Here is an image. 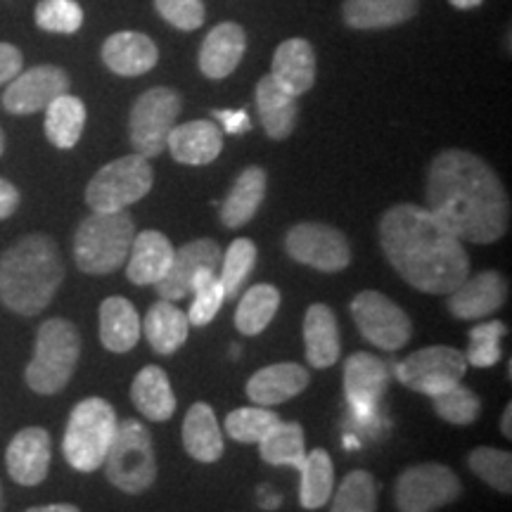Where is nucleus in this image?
I'll return each mask as SVG.
<instances>
[{
	"mask_svg": "<svg viewBox=\"0 0 512 512\" xmlns=\"http://www.w3.org/2000/svg\"><path fill=\"white\" fill-rule=\"evenodd\" d=\"M140 330L150 347L162 356H171L185 344L190 332V320L188 313H183L174 302H157L147 311L143 323H140Z\"/></svg>",
	"mask_w": 512,
	"mask_h": 512,
	"instance_id": "nucleus-30",
	"label": "nucleus"
},
{
	"mask_svg": "<svg viewBox=\"0 0 512 512\" xmlns=\"http://www.w3.org/2000/svg\"><path fill=\"white\" fill-rule=\"evenodd\" d=\"M36 24L50 34H76L83 24V10L76 0H41L36 5Z\"/></svg>",
	"mask_w": 512,
	"mask_h": 512,
	"instance_id": "nucleus-44",
	"label": "nucleus"
},
{
	"mask_svg": "<svg viewBox=\"0 0 512 512\" xmlns=\"http://www.w3.org/2000/svg\"><path fill=\"white\" fill-rule=\"evenodd\" d=\"M247 50V36L240 24L223 22L209 31L200 48V69L207 79H226L238 69Z\"/></svg>",
	"mask_w": 512,
	"mask_h": 512,
	"instance_id": "nucleus-22",
	"label": "nucleus"
},
{
	"mask_svg": "<svg viewBox=\"0 0 512 512\" xmlns=\"http://www.w3.org/2000/svg\"><path fill=\"white\" fill-rule=\"evenodd\" d=\"M166 147H169L171 157L176 162L188 166H204L221 155L223 133L214 121H188V124L174 126V131L166 138Z\"/></svg>",
	"mask_w": 512,
	"mask_h": 512,
	"instance_id": "nucleus-21",
	"label": "nucleus"
},
{
	"mask_svg": "<svg viewBox=\"0 0 512 512\" xmlns=\"http://www.w3.org/2000/svg\"><path fill=\"white\" fill-rule=\"evenodd\" d=\"M465 373L467 361L463 351L444 347V344L415 351L396 366V377L403 387L430 396V399L463 382Z\"/></svg>",
	"mask_w": 512,
	"mask_h": 512,
	"instance_id": "nucleus-12",
	"label": "nucleus"
},
{
	"mask_svg": "<svg viewBox=\"0 0 512 512\" xmlns=\"http://www.w3.org/2000/svg\"><path fill=\"white\" fill-rule=\"evenodd\" d=\"M266 171L259 166H249L242 171L238 181L233 183L228 197L221 204V223L230 230H238L247 226L254 219V214L259 211L261 202L266 197Z\"/></svg>",
	"mask_w": 512,
	"mask_h": 512,
	"instance_id": "nucleus-27",
	"label": "nucleus"
},
{
	"mask_svg": "<svg viewBox=\"0 0 512 512\" xmlns=\"http://www.w3.org/2000/svg\"><path fill=\"white\" fill-rule=\"evenodd\" d=\"M64 264L55 240L31 233L0 256V302L19 316H36L60 290Z\"/></svg>",
	"mask_w": 512,
	"mask_h": 512,
	"instance_id": "nucleus-3",
	"label": "nucleus"
},
{
	"mask_svg": "<svg viewBox=\"0 0 512 512\" xmlns=\"http://www.w3.org/2000/svg\"><path fill=\"white\" fill-rule=\"evenodd\" d=\"M140 316L128 299L107 297L100 304V342L112 354H126L138 344Z\"/></svg>",
	"mask_w": 512,
	"mask_h": 512,
	"instance_id": "nucleus-26",
	"label": "nucleus"
},
{
	"mask_svg": "<svg viewBox=\"0 0 512 512\" xmlns=\"http://www.w3.org/2000/svg\"><path fill=\"white\" fill-rule=\"evenodd\" d=\"M505 325L501 320H489V323L477 325L470 330V349H467V366L475 368H494L501 361V339L505 335Z\"/></svg>",
	"mask_w": 512,
	"mask_h": 512,
	"instance_id": "nucleus-43",
	"label": "nucleus"
},
{
	"mask_svg": "<svg viewBox=\"0 0 512 512\" xmlns=\"http://www.w3.org/2000/svg\"><path fill=\"white\" fill-rule=\"evenodd\" d=\"M467 465H470V470L475 472L484 484H489L491 489L501 491L505 496L512 491V456L508 451L491 446H479L470 453Z\"/></svg>",
	"mask_w": 512,
	"mask_h": 512,
	"instance_id": "nucleus-40",
	"label": "nucleus"
},
{
	"mask_svg": "<svg viewBox=\"0 0 512 512\" xmlns=\"http://www.w3.org/2000/svg\"><path fill=\"white\" fill-rule=\"evenodd\" d=\"M176 249L169 238L159 230H143L133 238L131 252H128L126 275L133 285L155 287L171 268Z\"/></svg>",
	"mask_w": 512,
	"mask_h": 512,
	"instance_id": "nucleus-20",
	"label": "nucleus"
},
{
	"mask_svg": "<svg viewBox=\"0 0 512 512\" xmlns=\"http://www.w3.org/2000/svg\"><path fill=\"white\" fill-rule=\"evenodd\" d=\"M86 126V105L76 95L64 93L46 107V136L60 150H72Z\"/></svg>",
	"mask_w": 512,
	"mask_h": 512,
	"instance_id": "nucleus-33",
	"label": "nucleus"
},
{
	"mask_svg": "<svg viewBox=\"0 0 512 512\" xmlns=\"http://www.w3.org/2000/svg\"><path fill=\"white\" fill-rule=\"evenodd\" d=\"M309 382V370L299 366V363H273V366L256 370L249 377L247 396L256 406L275 408L278 403H285L302 394L309 387Z\"/></svg>",
	"mask_w": 512,
	"mask_h": 512,
	"instance_id": "nucleus-19",
	"label": "nucleus"
},
{
	"mask_svg": "<svg viewBox=\"0 0 512 512\" xmlns=\"http://www.w3.org/2000/svg\"><path fill=\"white\" fill-rule=\"evenodd\" d=\"M24 57L19 48L10 46V43H0V86L10 83L15 76L22 72Z\"/></svg>",
	"mask_w": 512,
	"mask_h": 512,
	"instance_id": "nucleus-46",
	"label": "nucleus"
},
{
	"mask_svg": "<svg viewBox=\"0 0 512 512\" xmlns=\"http://www.w3.org/2000/svg\"><path fill=\"white\" fill-rule=\"evenodd\" d=\"M183 100L174 88H150L140 95L128 119L131 145L145 159L159 157L166 147V138L174 131L181 117Z\"/></svg>",
	"mask_w": 512,
	"mask_h": 512,
	"instance_id": "nucleus-9",
	"label": "nucleus"
},
{
	"mask_svg": "<svg viewBox=\"0 0 512 512\" xmlns=\"http://www.w3.org/2000/svg\"><path fill=\"white\" fill-rule=\"evenodd\" d=\"M3 152H5V133L3 128H0V157H3Z\"/></svg>",
	"mask_w": 512,
	"mask_h": 512,
	"instance_id": "nucleus-53",
	"label": "nucleus"
},
{
	"mask_svg": "<svg viewBox=\"0 0 512 512\" xmlns=\"http://www.w3.org/2000/svg\"><path fill=\"white\" fill-rule=\"evenodd\" d=\"M155 174L143 155H126L105 164L86 188V204L93 211H124L152 190Z\"/></svg>",
	"mask_w": 512,
	"mask_h": 512,
	"instance_id": "nucleus-8",
	"label": "nucleus"
},
{
	"mask_svg": "<svg viewBox=\"0 0 512 512\" xmlns=\"http://www.w3.org/2000/svg\"><path fill=\"white\" fill-rule=\"evenodd\" d=\"M256 498H259V505L264 510H275V508H280V505H283V496L275 494V491L268 489V486H261Z\"/></svg>",
	"mask_w": 512,
	"mask_h": 512,
	"instance_id": "nucleus-49",
	"label": "nucleus"
},
{
	"mask_svg": "<svg viewBox=\"0 0 512 512\" xmlns=\"http://www.w3.org/2000/svg\"><path fill=\"white\" fill-rule=\"evenodd\" d=\"M508 299V280L498 271H482L467 275L456 290L448 294V311L460 320H482L498 309H503Z\"/></svg>",
	"mask_w": 512,
	"mask_h": 512,
	"instance_id": "nucleus-17",
	"label": "nucleus"
},
{
	"mask_svg": "<svg viewBox=\"0 0 512 512\" xmlns=\"http://www.w3.org/2000/svg\"><path fill=\"white\" fill-rule=\"evenodd\" d=\"M183 446L188 456L200 463H216L223 456V434L209 403H195L185 415Z\"/></svg>",
	"mask_w": 512,
	"mask_h": 512,
	"instance_id": "nucleus-31",
	"label": "nucleus"
},
{
	"mask_svg": "<svg viewBox=\"0 0 512 512\" xmlns=\"http://www.w3.org/2000/svg\"><path fill=\"white\" fill-rule=\"evenodd\" d=\"M377 510V484L366 470H354L344 477L332 498L330 512H375Z\"/></svg>",
	"mask_w": 512,
	"mask_h": 512,
	"instance_id": "nucleus-39",
	"label": "nucleus"
},
{
	"mask_svg": "<svg viewBox=\"0 0 512 512\" xmlns=\"http://www.w3.org/2000/svg\"><path fill=\"white\" fill-rule=\"evenodd\" d=\"M27 512H81L72 503H53V505H36V508H29Z\"/></svg>",
	"mask_w": 512,
	"mask_h": 512,
	"instance_id": "nucleus-50",
	"label": "nucleus"
},
{
	"mask_svg": "<svg viewBox=\"0 0 512 512\" xmlns=\"http://www.w3.org/2000/svg\"><path fill=\"white\" fill-rule=\"evenodd\" d=\"M53 439L43 427H27L12 437L5 451V465L10 477L22 486H36L48 477Z\"/></svg>",
	"mask_w": 512,
	"mask_h": 512,
	"instance_id": "nucleus-18",
	"label": "nucleus"
},
{
	"mask_svg": "<svg viewBox=\"0 0 512 512\" xmlns=\"http://www.w3.org/2000/svg\"><path fill=\"white\" fill-rule=\"evenodd\" d=\"M102 60L107 69L119 76H143L155 67L159 50L152 38L138 31H119L112 34L102 46Z\"/></svg>",
	"mask_w": 512,
	"mask_h": 512,
	"instance_id": "nucleus-24",
	"label": "nucleus"
},
{
	"mask_svg": "<svg viewBox=\"0 0 512 512\" xmlns=\"http://www.w3.org/2000/svg\"><path fill=\"white\" fill-rule=\"evenodd\" d=\"M211 114H214V119H219L223 131L230 133V136H242L252 128V121H249V114L245 110H216Z\"/></svg>",
	"mask_w": 512,
	"mask_h": 512,
	"instance_id": "nucleus-47",
	"label": "nucleus"
},
{
	"mask_svg": "<svg viewBox=\"0 0 512 512\" xmlns=\"http://www.w3.org/2000/svg\"><path fill=\"white\" fill-rule=\"evenodd\" d=\"M133 406L152 422H166L176 413V394L169 375L159 366H145L131 384Z\"/></svg>",
	"mask_w": 512,
	"mask_h": 512,
	"instance_id": "nucleus-28",
	"label": "nucleus"
},
{
	"mask_svg": "<svg viewBox=\"0 0 512 512\" xmlns=\"http://www.w3.org/2000/svg\"><path fill=\"white\" fill-rule=\"evenodd\" d=\"M484 0H451V5L453 8H458V10H472V8H479V5H482Z\"/></svg>",
	"mask_w": 512,
	"mask_h": 512,
	"instance_id": "nucleus-52",
	"label": "nucleus"
},
{
	"mask_svg": "<svg viewBox=\"0 0 512 512\" xmlns=\"http://www.w3.org/2000/svg\"><path fill=\"white\" fill-rule=\"evenodd\" d=\"M280 306V292L273 285H254L242 294L238 311H235V325L242 335H261Z\"/></svg>",
	"mask_w": 512,
	"mask_h": 512,
	"instance_id": "nucleus-36",
	"label": "nucleus"
},
{
	"mask_svg": "<svg viewBox=\"0 0 512 512\" xmlns=\"http://www.w3.org/2000/svg\"><path fill=\"white\" fill-rule=\"evenodd\" d=\"M380 245L394 271L420 292L451 294L470 275L463 242L418 204L384 211Z\"/></svg>",
	"mask_w": 512,
	"mask_h": 512,
	"instance_id": "nucleus-2",
	"label": "nucleus"
},
{
	"mask_svg": "<svg viewBox=\"0 0 512 512\" xmlns=\"http://www.w3.org/2000/svg\"><path fill=\"white\" fill-rule=\"evenodd\" d=\"M304 344L309 366L325 370L339 361V328L330 306L313 304L304 316Z\"/></svg>",
	"mask_w": 512,
	"mask_h": 512,
	"instance_id": "nucleus-25",
	"label": "nucleus"
},
{
	"mask_svg": "<svg viewBox=\"0 0 512 512\" xmlns=\"http://www.w3.org/2000/svg\"><path fill=\"white\" fill-rule=\"evenodd\" d=\"M512 406L508 403V406H505V411H503V418H501V432H503V437H512Z\"/></svg>",
	"mask_w": 512,
	"mask_h": 512,
	"instance_id": "nucleus-51",
	"label": "nucleus"
},
{
	"mask_svg": "<svg viewBox=\"0 0 512 512\" xmlns=\"http://www.w3.org/2000/svg\"><path fill=\"white\" fill-rule=\"evenodd\" d=\"M418 0H344V22L351 29H389L408 22Z\"/></svg>",
	"mask_w": 512,
	"mask_h": 512,
	"instance_id": "nucleus-32",
	"label": "nucleus"
},
{
	"mask_svg": "<svg viewBox=\"0 0 512 512\" xmlns=\"http://www.w3.org/2000/svg\"><path fill=\"white\" fill-rule=\"evenodd\" d=\"M0 512H5V496H3V486H0Z\"/></svg>",
	"mask_w": 512,
	"mask_h": 512,
	"instance_id": "nucleus-54",
	"label": "nucleus"
},
{
	"mask_svg": "<svg viewBox=\"0 0 512 512\" xmlns=\"http://www.w3.org/2000/svg\"><path fill=\"white\" fill-rule=\"evenodd\" d=\"M117 425V413L105 399L91 396L76 403L62 439L67 463L79 472L100 470L117 434Z\"/></svg>",
	"mask_w": 512,
	"mask_h": 512,
	"instance_id": "nucleus-6",
	"label": "nucleus"
},
{
	"mask_svg": "<svg viewBox=\"0 0 512 512\" xmlns=\"http://www.w3.org/2000/svg\"><path fill=\"white\" fill-rule=\"evenodd\" d=\"M256 264V245L249 238H238L230 242L228 252L221 256V285L226 299H238L245 287L249 273Z\"/></svg>",
	"mask_w": 512,
	"mask_h": 512,
	"instance_id": "nucleus-38",
	"label": "nucleus"
},
{
	"mask_svg": "<svg viewBox=\"0 0 512 512\" xmlns=\"http://www.w3.org/2000/svg\"><path fill=\"white\" fill-rule=\"evenodd\" d=\"M463 494L460 477L441 463H422L403 470L394 486L399 512H437Z\"/></svg>",
	"mask_w": 512,
	"mask_h": 512,
	"instance_id": "nucleus-10",
	"label": "nucleus"
},
{
	"mask_svg": "<svg viewBox=\"0 0 512 512\" xmlns=\"http://www.w3.org/2000/svg\"><path fill=\"white\" fill-rule=\"evenodd\" d=\"M351 318L358 332L382 351H399L411 342L413 325L408 313L382 292L366 290L351 302Z\"/></svg>",
	"mask_w": 512,
	"mask_h": 512,
	"instance_id": "nucleus-11",
	"label": "nucleus"
},
{
	"mask_svg": "<svg viewBox=\"0 0 512 512\" xmlns=\"http://www.w3.org/2000/svg\"><path fill=\"white\" fill-rule=\"evenodd\" d=\"M105 475L112 486L128 496H140L155 484L157 456L152 434L143 422L126 418L117 425L110 451L105 458Z\"/></svg>",
	"mask_w": 512,
	"mask_h": 512,
	"instance_id": "nucleus-7",
	"label": "nucleus"
},
{
	"mask_svg": "<svg viewBox=\"0 0 512 512\" xmlns=\"http://www.w3.org/2000/svg\"><path fill=\"white\" fill-rule=\"evenodd\" d=\"M273 81L294 98L311 91L316 83V53L304 38H287L273 55Z\"/></svg>",
	"mask_w": 512,
	"mask_h": 512,
	"instance_id": "nucleus-23",
	"label": "nucleus"
},
{
	"mask_svg": "<svg viewBox=\"0 0 512 512\" xmlns=\"http://www.w3.org/2000/svg\"><path fill=\"white\" fill-rule=\"evenodd\" d=\"M425 200V209L460 242L491 245L508 233V192L496 171L472 152L446 150L434 157Z\"/></svg>",
	"mask_w": 512,
	"mask_h": 512,
	"instance_id": "nucleus-1",
	"label": "nucleus"
},
{
	"mask_svg": "<svg viewBox=\"0 0 512 512\" xmlns=\"http://www.w3.org/2000/svg\"><path fill=\"white\" fill-rule=\"evenodd\" d=\"M256 110H259L261 126H264L268 138L285 140L294 131L297 98L283 91L271 74L256 83Z\"/></svg>",
	"mask_w": 512,
	"mask_h": 512,
	"instance_id": "nucleus-29",
	"label": "nucleus"
},
{
	"mask_svg": "<svg viewBox=\"0 0 512 512\" xmlns=\"http://www.w3.org/2000/svg\"><path fill=\"white\" fill-rule=\"evenodd\" d=\"M81 356V335L74 323L64 318H50L38 328L34 358L24 370L31 392L53 396L72 380Z\"/></svg>",
	"mask_w": 512,
	"mask_h": 512,
	"instance_id": "nucleus-5",
	"label": "nucleus"
},
{
	"mask_svg": "<svg viewBox=\"0 0 512 512\" xmlns=\"http://www.w3.org/2000/svg\"><path fill=\"white\" fill-rule=\"evenodd\" d=\"M19 207V190L5 178H0V221L10 219Z\"/></svg>",
	"mask_w": 512,
	"mask_h": 512,
	"instance_id": "nucleus-48",
	"label": "nucleus"
},
{
	"mask_svg": "<svg viewBox=\"0 0 512 512\" xmlns=\"http://www.w3.org/2000/svg\"><path fill=\"white\" fill-rule=\"evenodd\" d=\"M190 294L195 297L188 311V320L192 328H204V325H209L211 320L216 318V313L221 311L223 302H226V292H223L219 275H216V271H211V268H204V271H200L192 278Z\"/></svg>",
	"mask_w": 512,
	"mask_h": 512,
	"instance_id": "nucleus-37",
	"label": "nucleus"
},
{
	"mask_svg": "<svg viewBox=\"0 0 512 512\" xmlns=\"http://www.w3.org/2000/svg\"><path fill=\"white\" fill-rule=\"evenodd\" d=\"M136 223L124 211H93L74 235V261L88 275H110L126 264Z\"/></svg>",
	"mask_w": 512,
	"mask_h": 512,
	"instance_id": "nucleus-4",
	"label": "nucleus"
},
{
	"mask_svg": "<svg viewBox=\"0 0 512 512\" xmlns=\"http://www.w3.org/2000/svg\"><path fill=\"white\" fill-rule=\"evenodd\" d=\"M278 422L280 418L273 408H238L226 418V432L230 439L240 441V444H259Z\"/></svg>",
	"mask_w": 512,
	"mask_h": 512,
	"instance_id": "nucleus-41",
	"label": "nucleus"
},
{
	"mask_svg": "<svg viewBox=\"0 0 512 512\" xmlns=\"http://www.w3.org/2000/svg\"><path fill=\"white\" fill-rule=\"evenodd\" d=\"M285 249L297 264L323 273H339L351 264L347 235L325 223H297L287 233Z\"/></svg>",
	"mask_w": 512,
	"mask_h": 512,
	"instance_id": "nucleus-13",
	"label": "nucleus"
},
{
	"mask_svg": "<svg viewBox=\"0 0 512 512\" xmlns=\"http://www.w3.org/2000/svg\"><path fill=\"white\" fill-rule=\"evenodd\" d=\"M155 8L171 27L181 31H195L204 24L202 0H155Z\"/></svg>",
	"mask_w": 512,
	"mask_h": 512,
	"instance_id": "nucleus-45",
	"label": "nucleus"
},
{
	"mask_svg": "<svg viewBox=\"0 0 512 512\" xmlns=\"http://www.w3.org/2000/svg\"><path fill=\"white\" fill-rule=\"evenodd\" d=\"M221 247L219 242L202 238L192 240L181 249H176L174 261H171V268L166 275L155 285L159 297L166 299V302H181L183 297L190 294L192 278L197 273L204 271V268H211V271H219L221 266Z\"/></svg>",
	"mask_w": 512,
	"mask_h": 512,
	"instance_id": "nucleus-16",
	"label": "nucleus"
},
{
	"mask_svg": "<svg viewBox=\"0 0 512 512\" xmlns=\"http://www.w3.org/2000/svg\"><path fill=\"white\" fill-rule=\"evenodd\" d=\"M69 74L55 64H38L27 72H19L8 83L3 93L5 112L15 117H27V114L43 112L60 95L69 93Z\"/></svg>",
	"mask_w": 512,
	"mask_h": 512,
	"instance_id": "nucleus-14",
	"label": "nucleus"
},
{
	"mask_svg": "<svg viewBox=\"0 0 512 512\" xmlns=\"http://www.w3.org/2000/svg\"><path fill=\"white\" fill-rule=\"evenodd\" d=\"M259 453L268 465H285L299 470L306 458V441L302 425H299V422L280 420L278 425L259 441Z\"/></svg>",
	"mask_w": 512,
	"mask_h": 512,
	"instance_id": "nucleus-35",
	"label": "nucleus"
},
{
	"mask_svg": "<svg viewBox=\"0 0 512 512\" xmlns=\"http://www.w3.org/2000/svg\"><path fill=\"white\" fill-rule=\"evenodd\" d=\"M389 384L387 363L366 351L351 354L344 363V394H347L349 411L354 413L356 422L366 425L377 418L384 392Z\"/></svg>",
	"mask_w": 512,
	"mask_h": 512,
	"instance_id": "nucleus-15",
	"label": "nucleus"
},
{
	"mask_svg": "<svg viewBox=\"0 0 512 512\" xmlns=\"http://www.w3.org/2000/svg\"><path fill=\"white\" fill-rule=\"evenodd\" d=\"M432 406L439 418L451 422V425H472L482 413V399L460 382L456 387L432 396Z\"/></svg>",
	"mask_w": 512,
	"mask_h": 512,
	"instance_id": "nucleus-42",
	"label": "nucleus"
},
{
	"mask_svg": "<svg viewBox=\"0 0 512 512\" xmlns=\"http://www.w3.org/2000/svg\"><path fill=\"white\" fill-rule=\"evenodd\" d=\"M302 472V489H299V501L306 510H318L332 498L335 489V465H332L330 453L325 448H313L306 453Z\"/></svg>",
	"mask_w": 512,
	"mask_h": 512,
	"instance_id": "nucleus-34",
	"label": "nucleus"
}]
</instances>
